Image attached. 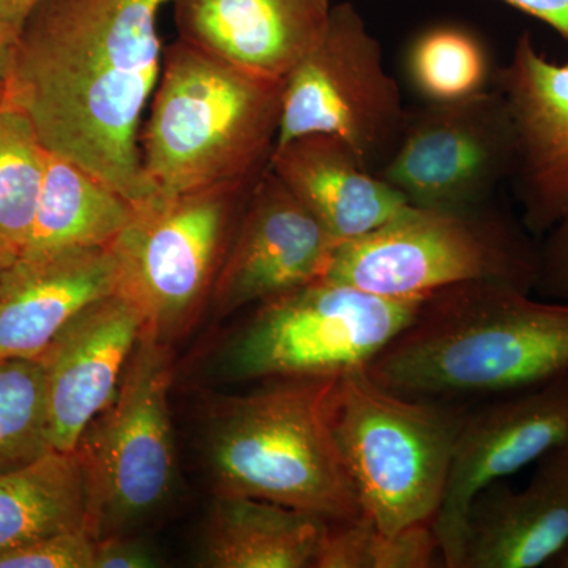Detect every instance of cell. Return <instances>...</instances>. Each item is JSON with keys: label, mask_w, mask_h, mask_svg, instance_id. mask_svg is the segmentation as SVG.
Listing matches in <instances>:
<instances>
[{"label": "cell", "mask_w": 568, "mask_h": 568, "mask_svg": "<svg viewBox=\"0 0 568 568\" xmlns=\"http://www.w3.org/2000/svg\"><path fill=\"white\" fill-rule=\"evenodd\" d=\"M171 0H40L13 47L7 102L48 151L133 205L153 196L140 123L160 70L159 13Z\"/></svg>", "instance_id": "6da1fadb"}, {"label": "cell", "mask_w": 568, "mask_h": 568, "mask_svg": "<svg viewBox=\"0 0 568 568\" xmlns=\"http://www.w3.org/2000/svg\"><path fill=\"white\" fill-rule=\"evenodd\" d=\"M365 372L395 394L436 402L538 386L568 373V302L499 282L443 287L425 295Z\"/></svg>", "instance_id": "7a4b0ae2"}, {"label": "cell", "mask_w": 568, "mask_h": 568, "mask_svg": "<svg viewBox=\"0 0 568 568\" xmlns=\"http://www.w3.org/2000/svg\"><path fill=\"white\" fill-rule=\"evenodd\" d=\"M284 80L250 73L181 39L163 52L140 132L153 192L178 194L264 171L282 118Z\"/></svg>", "instance_id": "3957f363"}, {"label": "cell", "mask_w": 568, "mask_h": 568, "mask_svg": "<svg viewBox=\"0 0 568 568\" xmlns=\"http://www.w3.org/2000/svg\"><path fill=\"white\" fill-rule=\"evenodd\" d=\"M336 379L264 381L252 394L220 402L207 433L216 496L268 500L331 521L361 517L332 429Z\"/></svg>", "instance_id": "277c9868"}, {"label": "cell", "mask_w": 568, "mask_h": 568, "mask_svg": "<svg viewBox=\"0 0 568 568\" xmlns=\"http://www.w3.org/2000/svg\"><path fill=\"white\" fill-rule=\"evenodd\" d=\"M469 407L395 394L365 368L336 379L331 399L335 440L362 515L383 532L432 525Z\"/></svg>", "instance_id": "5b68a950"}, {"label": "cell", "mask_w": 568, "mask_h": 568, "mask_svg": "<svg viewBox=\"0 0 568 568\" xmlns=\"http://www.w3.org/2000/svg\"><path fill=\"white\" fill-rule=\"evenodd\" d=\"M538 246L491 204L465 209L407 204L372 233L342 242L324 278L390 298H420L466 282L532 293Z\"/></svg>", "instance_id": "8992f818"}, {"label": "cell", "mask_w": 568, "mask_h": 568, "mask_svg": "<svg viewBox=\"0 0 568 568\" xmlns=\"http://www.w3.org/2000/svg\"><path fill=\"white\" fill-rule=\"evenodd\" d=\"M170 346L148 327L118 394L82 433L73 454L85 493V526L97 540L129 536L170 499L175 480Z\"/></svg>", "instance_id": "52a82bcc"}, {"label": "cell", "mask_w": 568, "mask_h": 568, "mask_svg": "<svg viewBox=\"0 0 568 568\" xmlns=\"http://www.w3.org/2000/svg\"><path fill=\"white\" fill-rule=\"evenodd\" d=\"M261 173L178 194H153L111 244L118 260L115 293L144 315L145 327L170 342L189 324L231 244Z\"/></svg>", "instance_id": "ba28073f"}, {"label": "cell", "mask_w": 568, "mask_h": 568, "mask_svg": "<svg viewBox=\"0 0 568 568\" xmlns=\"http://www.w3.org/2000/svg\"><path fill=\"white\" fill-rule=\"evenodd\" d=\"M420 298H390L321 278L271 301L227 343L237 381L339 377L365 368L416 315Z\"/></svg>", "instance_id": "9c48e42d"}, {"label": "cell", "mask_w": 568, "mask_h": 568, "mask_svg": "<svg viewBox=\"0 0 568 568\" xmlns=\"http://www.w3.org/2000/svg\"><path fill=\"white\" fill-rule=\"evenodd\" d=\"M407 111L383 44L361 11L335 3L323 36L284 80L275 144L331 134L353 149L366 171L379 174L402 140Z\"/></svg>", "instance_id": "30bf717a"}, {"label": "cell", "mask_w": 568, "mask_h": 568, "mask_svg": "<svg viewBox=\"0 0 568 568\" xmlns=\"http://www.w3.org/2000/svg\"><path fill=\"white\" fill-rule=\"evenodd\" d=\"M514 166V129L497 89L407 111L405 130L379 175L410 205L487 204Z\"/></svg>", "instance_id": "8fae6325"}, {"label": "cell", "mask_w": 568, "mask_h": 568, "mask_svg": "<svg viewBox=\"0 0 568 568\" xmlns=\"http://www.w3.org/2000/svg\"><path fill=\"white\" fill-rule=\"evenodd\" d=\"M568 447V373L467 410L432 526L443 567H462L467 515L481 489Z\"/></svg>", "instance_id": "7c38bea8"}, {"label": "cell", "mask_w": 568, "mask_h": 568, "mask_svg": "<svg viewBox=\"0 0 568 568\" xmlns=\"http://www.w3.org/2000/svg\"><path fill=\"white\" fill-rule=\"evenodd\" d=\"M336 245L267 164L213 283L216 315H233L324 278Z\"/></svg>", "instance_id": "4fadbf2b"}, {"label": "cell", "mask_w": 568, "mask_h": 568, "mask_svg": "<svg viewBox=\"0 0 568 568\" xmlns=\"http://www.w3.org/2000/svg\"><path fill=\"white\" fill-rule=\"evenodd\" d=\"M495 82L514 129L508 181L523 226L541 237L568 216V62L548 61L525 32Z\"/></svg>", "instance_id": "5bb4252c"}, {"label": "cell", "mask_w": 568, "mask_h": 568, "mask_svg": "<svg viewBox=\"0 0 568 568\" xmlns=\"http://www.w3.org/2000/svg\"><path fill=\"white\" fill-rule=\"evenodd\" d=\"M144 328L136 304L114 293L82 310L40 355L52 450L73 454L84 429L118 394Z\"/></svg>", "instance_id": "9a60e30c"}, {"label": "cell", "mask_w": 568, "mask_h": 568, "mask_svg": "<svg viewBox=\"0 0 568 568\" xmlns=\"http://www.w3.org/2000/svg\"><path fill=\"white\" fill-rule=\"evenodd\" d=\"M179 39L271 80L287 74L321 39L334 0H171Z\"/></svg>", "instance_id": "2e32d148"}, {"label": "cell", "mask_w": 568, "mask_h": 568, "mask_svg": "<svg viewBox=\"0 0 568 568\" xmlns=\"http://www.w3.org/2000/svg\"><path fill=\"white\" fill-rule=\"evenodd\" d=\"M110 246L17 257L0 267V361L39 358L70 321L118 291Z\"/></svg>", "instance_id": "e0dca14e"}, {"label": "cell", "mask_w": 568, "mask_h": 568, "mask_svg": "<svg viewBox=\"0 0 568 568\" xmlns=\"http://www.w3.org/2000/svg\"><path fill=\"white\" fill-rule=\"evenodd\" d=\"M525 488L495 481L467 515L459 568L545 567L568 538V447L536 463Z\"/></svg>", "instance_id": "ac0fdd59"}, {"label": "cell", "mask_w": 568, "mask_h": 568, "mask_svg": "<svg viewBox=\"0 0 568 568\" xmlns=\"http://www.w3.org/2000/svg\"><path fill=\"white\" fill-rule=\"evenodd\" d=\"M268 168L338 244L372 233L409 204L331 134L275 144Z\"/></svg>", "instance_id": "d6986e66"}, {"label": "cell", "mask_w": 568, "mask_h": 568, "mask_svg": "<svg viewBox=\"0 0 568 568\" xmlns=\"http://www.w3.org/2000/svg\"><path fill=\"white\" fill-rule=\"evenodd\" d=\"M331 519L252 497L216 496L204 536L213 568H315Z\"/></svg>", "instance_id": "ffe728a7"}, {"label": "cell", "mask_w": 568, "mask_h": 568, "mask_svg": "<svg viewBox=\"0 0 568 568\" xmlns=\"http://www.w3.org/2000/svg\"><path fill=\"white\" fill-rule=\"evenodd\" d=\"M133 215V204L80 164L48 153L31 237L20 257L110 246Z\"/></svg>", "instance_id": "44dd1931"}, {"label": "cell", "mask_w": 568, "mask_h": 568, "mask_svg": "<svg viewBox=\"0 0 568 568\" xmlns=\"http://www.w3.org/2000/svg\"><path fill=\"white\" fill-rule=\"evenodd\" d=\"M81 526L85 493L77 455L52 450L31 466L0 476V555Z\"/></svg>", "instance_id": "7402d4cb"}, {"label": "cell", "mask_w": 568, "mask_h": 568, "mask_svg": "<svg viewBox=\"0 0 568 568\" xmlns=\"http://www.w3.org/2000/svg\"><path fill=\"white\" fill-rule=\"evenodd\" d=\"M47 145L29 115L0 106V254L20 257L31 237L48 160Z\"/></svg>", "instance_id": "603a6c76"}, {"label": "cell", "mask_w": 568, "mask_h": 568, "mask_svg": "<svg viewBox=\"0 0 568 568\" xmlns=\"http://www.w3.org/2000/svg\"><path fill=\"white\" fill-rule=\"evenodd\" d=\"M407 77L426 103L457 102L487 91L491 67L484 43L465 28L440 24L418 33Z\"/></svg>", "instance_id": "cb8c5ba5"}, {"label": "cell", "mask_w": 568, "mask_h": 568, "mask_svg": "<svg viewBox=\"0 0 568 568\" xmlns=\"http://www.w3.org/2000/svg\"><path fill=\"white\" fill-rule=\"evenodd\" d=\"M50 452L43 365L39 358L0 361V476Z\"/></svg>", "instance_id": "d4e9b609"}, {"label": "cell", "mask_w": 568, "mask_h": 568, "mask_svg": "<svg viewBox=\"0 0 568 568\" xmlns=\"http://www.w3.org/2000/svg\"><path fill=\"white\" fill-rule=\"evenodd\" d=\"M436 562L443 559L432 525L386 534L361 515L328 523L315 568H429Z\"/></svg>", "instance_id": "484cf974"}, {"label": "cell", "mask_w": 568, "mask_h": 568, "mask_svg": "<svg viewBox=\"0 0 568 568\" xmlns=\"http://www.w3.org/2000/svg\"><path fill=\"white\" fill-rule=\"evenodd\" d=\"M97 538L88 526L59 530L0 555V568H93Z\"/></svg>", "instance_id": "4316f807"}, {"label": "cell", "mask_w": 568, "mask_h": 568, "mask_svg": "<svg viewBox=\"0 0 568 568\" xmlns=\"http://www.w3.org/2000/svg\"><path fill=\"white\" fill-rule=\"evenodd\" d=\"M538 294L548 301L568 302V216L545 234L538 246Z\"/></svg>", "instance_id": "83f0119b"}, {"label": "cell", "mask_w": 568, "mask_h": 568, "mask_svg": "<svg viewBox=\"0 0 568 568\" xmlns=\"http://www.w3.org/2000/svg\"><path fill=\"white\" fill-rule=\"evenodd\" d=\"M159 566L156 552L136 538L112 536L97 540L93 568H151Z\"/></svg>", "instance_id": "f1b7e54d"}, {"label": "cell", "mask_w": 568, "mask_h": 568, "mask_svg": "<svg viewBox=\"0 0 568 568\" xmlns=\"http://www.w3.org/2000/svg\"><path fill=\"white\" fill-rule=\"evenodd\" d=\"M500 2L545 22L568 41V0H500Z\"/></svg>", "instance_id": "f546056e"}, {"label": "cell", "mask_w": 568, "mask_h": 568, "mask_svg": "<svg viewBox=\"0 0 568 568\" xmlns=\"http://www.w3.org/2000/svg\"><path fill=\"white\" fill-rule=\"evenodd\" d=\"M40 0H0V39L17 44L29 14Z\"/></svg>", "instance_id": "4dcf8cb0"}, {"label": "cell", "mask_w": 568, "mask_h": 568, "mask_svg": "<svg viewBox=\"0 0 568 568\" xmlns=\"http://www.w3.org/2000/svg\"><path fill=\"white\" fill-rule=\"evenodd\" d=\"M13 69V47L0 39V95H7Z\"/></svg>", "instance_id": "1f68e13d"}, {"label": "cell", "mask_w": 568, "mask_h": 568, "mask_svg": "<svg viewBox=\"0 0 568 568\" xmlns=\"http://www.w3.org/2000/svg\"><path fill=\"white\" fill-rule=\"evenodd\" d=\"M548 568H568V538L564 547L552 556V559L547 564Z\"/></svg>", "instance_id": "d6a6232c"}, {"label": "cell", "mask_w": 568, "mask_h": 568, "mask_svg": "<svg viewBox=\"0 0 568 568\" xmlns=\"http://www.w3.org/2000/svg\"><path fill=\"white\" fill-rule=\"evenodd\" d=\"M10 263H11V261L6 260V257H3L2 254H0V265H7Z\"/></svg>", "instance_id": "836d02e7"}, {"label": "cell", "mask_w": 568, "mask_h": 568, "mask_svg": "<svg viewBox=\"0 0 568 568\" xmlns=\"http://www.w3.org/2000/svg\"><path fill=\"white\" fill-rule=\"evenodd\" d=\"M3 103H7V95H0V106H2Z\"/></svg>", "instance_id": "e575fe53"}, {"label": "cell", "mask_w": 568, "mask_h": 568, "mask_svg": "<svg viewBox=\"0 0 568 568\" xmlns=\"http://www.w3.org/2000/svg\"><path fill=\"white\" fill-rule=\"evenodd\" d=\"M0 267H2V265H0Z\"/></svg>", "instance_id": "d590c367"}]
</instances>
